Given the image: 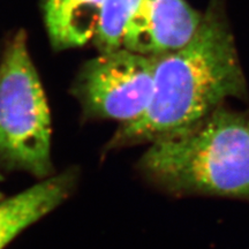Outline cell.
I'll return each mask as SVG.
<instances>
[{
    "label": "cell",
    "mask_w": 249,
    "mask_h": 249,
    "mask_svg": "<svg viewBox=\"0 0 249 249\" xmlns=\"http://www.w3.org/2000/svg\"><path fill=\"white\" fill-rule=\"evenodd\" d=\"M203 14L186 0H141L130 18L123 49L158 57L188 44Z\"/></svg>",
    "instance_id": "obj_5"
},
{
    "label": "cell",
    "mask_w": 249,
    "mask_h": 249,
    "mask_svg": "<svg viewBox=\"0 0 249 249\" xmlns=\"http://www.w3.org/2000/svg\"><path fill=\"white\" fill-rule=\"evenodd\" d=\"M103 4L104 0H45V24L54 48H79L92 40Z\"/></svg>",
    "instance_id": "obj_7"
},
{
    "label": "cell",
    "mask_w": 249,
    "mask_h": 249,
    "mask_svg": "<svg viewBox=\"0 0 249 249\" xmlns=\"http://www.w3.org/2000/svg\"><path fill=\"white\" fill-rule=\"evenodd\" d=\"M0 161L39 179L53 171L48 102L23 31L9 42L0 62Z\"/></svg>",
    "instance_id": "obj_3"
},
{
    "label": "cell",
    "mask_w": 249,
    "mask_h": 249,
    "mask_svg": "<svg viewBox=\"0 0 249 249\" xmlns=\"http://www.w3.org/2000/svg\"><path fill=\"white\" fill-rule=\"evenodd\" d=\"M155 57L126 49L99 53L83 68L76 95L88 119L127 124L143 116L150 104Z\"/></svg>",
    "instance_id": "obj_4"
},
{
    "label": "cell",
    "mask_w": 249,
    "mask_h": 249,
    "mask_svg": "<svg viewBox=\"0 0 249 249\" xmlns=\"http://www.w3.org/2000/svg\"><path fill=\"white\" fill-rule=\"evenodd\" d=\"M229 98L248 99V88L223 0H211L197 33L183 48L155 57L150 104L121 124L105 152L152 142L192 128Z\"/></svg>",
    "instance_id": "obj_1"
},
{
    "label": "cell",
    "mask_w": 249,
    "mask_h": 249,
    "mask_svg": "<svg viewBox=\"0 0 249 249\" xmlns=\"http://www.w3.org/2000/svg\"><path fill=\"white\" fill-rule=\"evenodd\" d=\"M77 179L76 169H70L0 202V249L64 203L74 192Z\"/></svg>",
    "instance_id": "obj_6"
},
{
    "label": "cell",
    "mask_w": 249,
    "mask_h": 249,
    "mask_svg": "<svg viewBox=\"0 0 249 249\" xmlns=\"http://www.w3.org/2000/svg\"><path fill=\"white\" fill-rule=\"evenodd\" d=\"M141 0H104L92 42L99 53L123 49V40L130 18Z\"/></svg>",
    "instance_id": "obj_8"
},
{
    "label": "cell",
    "mask_w": 249,
    "mask_h": 249,
    "mask_svg": "<svg viewBox=\"0 0 249 249\" xmlns=\"http://www.w3.org/2000/svg\"><path fill=\"white\" fill-rule=\"evenodd\" d=\"M0 180H2V177H1V173H0Z\"/></svg>",
    "instance_id": "obj_9"
},
{
    "label": "cell",
    "mask_w": 249,
    "mask_h": 249,
    "mask_svg": "<svg viewBox=\"0 0 249 249\" xmlns=\"http://www.w3.org/2000/svg\"><path fill=\"white\" fill-rule=\"evenodd\" d=\"M136 167L149 185L174 197L249 202V112L223 105L192 128L148 144Z\"/></svg>",
    "instance_id": "obj_2"
}]
</instances>
